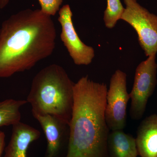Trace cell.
I'll list each match as a JSON object with an SVG mask.
<instances>
[{"mask_svg":"<svg viewBox=\"0 0 157 157\" xmlns=\"http://www.w3.org/2000/svg\"><path fill=\"white\" fill-rule=\"evenodd\" d=\"M56 30L51 16L26 9L10 16L0 29V78L33 67L55 48Z\"/></svg>","mask_w":157,"mask_h":157,"instance_id":"1","label":"cell"},{"mask_svg":"<svg viewBox=\"0 0 157 157\" xmlns=\"http://www.w3.org/2000/svg\"><path fill=\"white\" fill-rule=\"evenodd\" d=\"M107 85L82 76L73 87L66 157H108L109 129L105 116Z\"/></svg>","mask_w":157,"mask_h":157,"instance_id":"2","label":"cell"},{"mask_svg":"<svg viewBox=\"0 0 157 157\" xmlns=\"http://www.w3.org/2000/svg\"><path fill=\"white\" fill-rule=\"evenodd\" d=\"M64 69L53 64L34 76L26 101L33 114L50 115L69 125L74 102L73 87Z\"/></svg>","mask_w":157,"mask_h":157,"instance_id":"3","label":"cell"},{"mask_svg":"<svg viewBox=\"0 0 157 157\" xmlns=\"http://www.w3.org/2000/svg\"><path fill=\"white\" fill-rule=\"evenodd\" d=\"M126 6L121 20L132 26L146 56L157 53V15L140 6L137 0H124Z\"/></svg>","mask_w":157,"mask_h":157,"instance_id":"4","label":"cell"},{"mask_svg":"<svg viewBox=\"0 0 157 157\" xmlns=\"http://www.w3.org/2000/svg\"><path fill=\"white\" fill-rule=\"evenodd\" d=\"M156 54L147 57L135 70L134 84L131 93L130 116L132 119H140L144 114L149 98L154 91L157 83Z\"/></svg>","mask_w":157,"mask_h":157,"instance_id":"5","label":"cell"},{"mask_svg":"<svg viewBox=\"0 0 157 157\" xmlns=\"http://www.w3.org/2000/svg\"><path fill=\"white\" fill-rule=\"evenodd\" d=\"M130 99L126 74L117 70L110 78L106 96L105 116L109 130H122L125 127L127 105Z\"/></svg>","mask_w":157,"mask_h":157,"instance_id":"6","label":"cell"},{"mask_svg":"<svg viewBox=\"0 0 157 157\" xmlns=\"http://www.w3.org/2000/svg\"><path fill=\"white\" fill-rule=\"evenodd\" d=\"M72 17L73 13L69 5H64L59 10L58 20L61 26V39L74 63L87 66L94 57V49L83 43L78 37Z\"/></svg>","mask_w":157,"mask_h":157,"instance_id":"7","label":"cell"},{"mask_svg":"<svg viewBox=\"0 0 157 157\" xmlns=\"http://www.w3.org/2000/svg\"><path fill=\"white\" fill-rule=\"evenodd\" d=\"M33 115L40 124L46 137L47 147L45 157H57L66 134L69 131V125L50 115Z\"/></svg>","mask_w":157,"mask_h":157,"instance_id":"8","label":"cell"},{"mask_svg":"<svg viewBox=\"0 0 157 157\" xmlns=\"http://www.w3.org/2000/svg\"><path fill=\"white\" fill-rule=\"evenodd\" d=\"M40 135L39 130L21 121L13 125L11 139L5 149L4 157H27L29 146L38 140Z\"/></svg>","mask_w":157,"mask_h":157,"instance_id":"9","label":"cell"},{"mask_svg":"<svg viewBox=\"0 0 157 157\" xmlns=\"http://www.w3.org/2000/svg\"><path fill=\"white\" fill-rule=\"evenodd\" d=\"M140 157H157V115L146 117L137 129L135 139Z\"/></svg>","mask_w":157,"mask_h":157,"instance_id":"10","label":"cell"},{"mask_svg":"<svg viewBox=\"0 0 157 157\" xmlns=\"http://www.w3.org/2000/svg\"><path fill=\"white\" fill-rule=\"evenodd\" d=\"M108 150L110 157H137L138 155L135 138L122 130L109 133Z\"/></svg>","mask_w":157,"mask_h":157,"instance_id":"11","label":"cell"},{"mask_svg":"<svg viewBox=\"0 0 157 157\" xmlns=\"http://www.w3.org/2000/svg\"><path fill=\"white\" fill-rule=\"evenodd\" d=\"M27 103L25 100L13 99L0 101V127L12 126L20 122V109Z\"/></svg>","mask_w":157,"mask_h":157,"instance_id":"12","label":"cell"},{"mask_svg":"<svg viewBox=\"0 0 157 157\" xmlns=\"http://www.w3.org/2000/svg\"><path fill=\"white\" fill-rule=\"evenodd\" d=\"M107 6L104 12V21L105 26L111 29L114 27L118 21L121 20L125 8L121 0H107Z\"/></svg>","mask_w":157,"mask_h":157,"instance_id":"13","label":"cell"},{"mask_svg":"<svg viewBox=\"0 0 157 157\" xmlns=\"http://www.w3.org/2000/svg\"><path fill=\"white\" fill-rule=\"evenodd\" d=\"M41 10L45 14L53 16L59 10L63 0H38Z\"/></svg>","mask_w":157,"mask_h":157,"instance_id":"14","label":"cell"},{"mask_svg":"<svg viewBox=\"0 0 157 157\" xmlns=\"http://www.w3.org/2000/svg\"><path fill=\"white\" fill-rule=\"evenodd\" d=\"M5 139H6V135L5 133L2 131H0V157L2 156L3 151L5 149Z\"/></svg>","mask_w":157,"mask_h":157,"instance_id":"15","label":"cell"},{"mask_svg":"<svg viewBox=\"0 0 157 157\" xmlns=\"http://www.w3.org/2000/svg\"><path fill=\"white\" fill-rule=\"evenodd\" d=\"M10 0H0V10H2L8 5Z\"/></svg>","mask_w":157,"mask_h":157,"instance_id":"16","label":"cell"}]
</instances>
